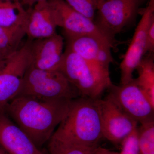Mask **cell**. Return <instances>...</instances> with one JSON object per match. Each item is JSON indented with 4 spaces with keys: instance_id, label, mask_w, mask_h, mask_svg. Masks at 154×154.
Wrapping results in <instances>:
<instances>
[{
    "instance_id": "obj_1",
    "label": "cell",
    "mask_w": 154,
    "mask_h": 154,
    "mask_svg": "<svg viewBox=\"0 0 154 154\" xmlns=\"http://www.w3.org/2000/svg\"><path fill=\"white\" fill-rule=\"evenodd\" d=\"M72 100L18 96L7 105L5 112L38 147L49 140Z\"/></svg>"
},
{
    "instance_id": "obj_2",
    "label": "cell",
    "mask_w": 154,
    "mask_h": 154,
    "mask_svg": "<svg viewBox=\"0 0 154 154\" xmlns=\"http://www.w3.org/2000/svg\"><path fill=\"white\" fill-rule=\"evenodd\" d=\"M103 138L96 99H73L68 112L49 140L50 154L74 147H97Z\"/></svg>"
},
{
    "instance_id": "obj_3",
    "label": "cell",
    "mask_w": 154,
    "mask_h": 154,
    "mask_svg": "<svg viewBox=\"0 0 154 154\" xmlns=\"http://www.w3.org/2000/svg\"><path fill=\"white\" fill-rule=\"evenodd\" d=\"M58 71L76 89L80 97L99 99L113 85L109 68L86 60L67 48Z\"/></svg>"
},
{
    "instance_id": "obj_4",
    "label": "cell",
    "mask_w": 154,
    "mask_h": 154,
    "mask_svg": "<svg viewBox=\"0 0 154 154\" xmlns=\"http://www.w3.org/2000/svg\"><path fill=\"white\" fill-rule=\"evenodd\" d=\"M18 96L43 99H74L80 97L76 89L60 72L39 69L31 65L25 73L22 88L16 97Z\"/></svg>"
},
{
    "instance_id": "obj_5",
    "label": "cell",
    "mask_w": 154,
    "mask_h": 154,
    "mask_svg": "<svg viewBox=\"0 0 154 154\" xmlns=\"http://www.w3.org/2000/svg\"><path fill=\"white\" fill-rule=\"evenodd\" d=\"M30 42L28 39L0 68V112L5 111L21 90L25 73L32 62Z\"/></svg>"
},
{
    "instance_id": "obj_6",
    "label": "cell",
    "mask_w": 154,
    "mask_h": 154,
    "mask_svg": "<svg viewBox=\"0 0 154 154\" xmlns=\"http://www.w3.org/2000/svg\"><path fill=\"white\" fill-rule=\"evenodd\" d=\"M56 25L63 29L66 37L90 35L102 39L112 48L117 41L101 29L94 21L75 11L64 0H48Z\"/></svg>"
},
{
    "instance_id": "obj_7",
    "label": "cell",
    "mask_w": 154,
    "mask_h": 154,
    "mask_svg": "<svg viewBox=\"0 0 154 154\" xmlns=\"http://www.w3.org/2000/svg\"><path fill=\"white\" fill-rule=\"evenodd\" d=\"M108 96L128 116L143 124L154 120V106L133 79L127 84L113 85Z\"/></svg>"
},
{
    "instance_id": "obj_8",
    "label": "cell",
    "mask_w": 154,
    "mask_h": 154,
    "mask_svg": "<svg viewBox=\"0 0 154 154\" xmlns=\"http://www.w3.org/2000/svg\"><path fill=\"white\" fill-rule=\"evenodd\" d=\"M103 138L113 143H121L138 126V123L118 107L109 96L96 99Z\"/></svg>"
},
{
    "instance_id": "obj_9",
    "label": "cell",
    "mask_w": 154,
    "mask_h": 154,
    "mask_svg": "<svg viewBox=\"0 0 154 154\" xmlns=\"http://www.w3.org/2000/svg\"><path fill=\"white\" fill-rule=\"evenodd\" d=\"M139 3L140 0H98L99 17L96 23L115 38L135 16Z\"/></svg>"
},
{
    "instance_id": "obj_10",
    "label": "cell",
    "mask_w": 154,
    "mask_h": 154,
    "mask_svg": "<svg viewBox=\"0 0 154 154\" xmlns=\"http://www.w3.org/2000/svg\"><path fill=\"white\" fill-rule=\"evenodd\" d=\"M153 19L154 0H149L120 63L121 85L127 84L133 79L134 72L146 53L147 32L150 22Z\"/></svg>"
},
{
    "instance_id": "obj_11",
    "label": "cell",
    "mask_w": 154,
    "mask_h": 154,
    "mask_svg": "<svg viewBox=\"0 0 154 154\" xmlns=\"http://www.w3.org/2000/svg\"><path fill=\"white\" fill-rule=\"evenodd\" d=\"M0 147L6 154H43L5 111L0 112Z\"/></svg>"
},
{
    "instance_id": "obj_12",
    "label": "cell",
    "mask_w": 154,
    "mask_h": 154,
    "mask_svg": "<svg viewBox=\"0 0 154 154\" xmlns=\"http://www.w3.org/2000/svg\"><path fill=\"white\" fill-rule=\"evenodd\" d=\"M63 45V37L57 33L48 38L31 40V66L44 70L58 71Z\"/></svg>"
},
{
    "instance_id": "obj_13",
    "label": "cell",
    "mask_w": 154,
    "mask_h": 154,
    "mask_svg": "<svg viewBox=\"0 0 154 154\" xmlns=\"http://www.w3.org/2000/svg\"><path fill=\"white\" fill-rule=\"evenodd\" d=\"M66 37V48L86 60L108 68L114 62L112 47L102 39L90 35Z\"/></svg>"
},
{
    "instance_id": "obj_14",
    "label": "cell",
    "mask_w": 154,
    "mask_h": 154,
    "mask_svg": "<svg viewBox=\"0 0 154 154\" xmlns=\"http://www.w3.org/2000/svg\"><path fill=\"white\" fill-rule=\"evenodd\" d=\"M27 11L25 28L28 39H42L57 33V26L53 11L48 0L38 2Z\"/></svg>"
},
{
    "instance_id": "obj_15",
    "label": "cell",
    "mask_w": 154,
    "mask_h": 154,
    "mask_svg": "<svg viewBox=\"0 0 154 154\" xmlns=\"http://www.w3.org/2000/svg\"><path fill=\"white\" fill-rule=\"evenodd\" d=\"M25 35V23L10 27L0 26V59H7L18 50Z\"/></svg>"
},
{
    "instance_id": "obj_16",
    "label": "cell",
    "mask_w": 154,
    "mask_h": 154,
    "mask_svg": "<svg viewBox=\"0 0 154 154\" xmlns=\"http://www.w3.org/2000/svg\"><path fill=\"white\" fill-rule=\"evenodd\" d=\"M136 70L138 76L137 83L154 106V62L153 57L143 58Z\"/></svg>"
},
{
    "instance_id": "obj_17",
    "label": "cell",
    "mask_w": 154,
    "mask_h": 154,
    "mask_svg": "<svg viewBox=\"0 0 154 154\" xmlns=\"http://www.w3.org/2000/svg\"><path fill=\"white\" fill-rule=\"evenodd\" d=\"M28 15L20 2L0 1V26L10 27L25 24Z\"/></svg>"
},
{
    "instance_id": "obj_18",
    "label": "cell",
    "mask_w": 154,
    "mask_h": 154,
    "mask_svg": "<svg viewBox=\"0 0 154 154\" xmlns=\"http://www.w3.org/2000/svg\"><path fill=\"white\" fill-rule=\"evenodd\" d=\"M138 154H154V120L138 126Z\"/></svg>"
},
{
    "instance_id": "obj_19",
    "label": "cell",
    "mask_w": 154,
    "mask_h": 154,
    "mask_svg": "<svg viewBox=\"0 0 154 154\" xmlns=\"http://www.w3.org/2000/svg\"><path fill=\"white\" fill-rule=\"evenodd\" d=\"M72 8L94 21L98 0H64Z\"/></svg>"
},
{
    "instance_id": "obj_20",
    "label": "cell",
    "mask_w": 154,
    "mask_h": 154,
    "mask_svg": "<svg viewBox=\"0 0 154 154\" xmlns=\"http://www.w3.org/2000/svg\"><path fill=\"white\" fill-rule=\"evenodd\" d=\"M120 154H138L139 132L138 126L123 140L121 143Z\"/></svg>"
},
{
    "instance_id": "obj_21",
    "label": "cell",
    "mask_w": 154,
    "mask_h": 154,
    "mask_svg": "<svg viewBox=\"0 0 154 154\" xmlns=\"http://www.w3.org/2000/svg\"><path fill=\"white\" fill-rule=\"evenodd\" d=\"M96 148L74 147L65 149L56 154H93Z\"/></svg>"
},
{
    "instance_id": "obj_22",
    "label": "cell",
    "mask_w": 154,
    "mask_h": 154,
    "mask_svg": "<svg viewBox=\"0 0 154 154\" xmlns=\"http://www.w3.org/2000/svg\"><path fill=\"white\" fill-rule=\"evenodd\" d=\"M154 51V19L150 22L146 34V51L152 53Z\"/></svg>"
},
{
    "instance_id": "obj_23",
    "label": "cell",
    "mask_w": 154,
    "mask_h": 154,
    "mask_svg": "<svg viewBox=\"0 0 154 154\" xmlns=\"http://www.w3.org/2000/svg\"><path fill=\"white\" fill-rule=\"evenodd\" d=\"M93 154H120L119 152L112 151L104 148L97 147Z\"/></svg>"
},
{
    "instance_id": "obj_24",
    "label": "cell",
    "mask_w": 154,
    "mask_h": 154,
    "mask_svg": "<svg viewBox=\"0 0 154 154\" xmlns=\"http://www.w3.org/2000/svg\"><path fill=\"white\" fill-rule=\"evenodd\" d=\"M43 1L45 0H21V2L23 6H27L29 8H32V7L38 2Z\"/></svg>"
},
{
    "instance_id": "obj_25",
    "label": "cell",
    "mask_w": 154,
    "mask_h": 154,
    "mask_svg": "<svg viewBox=\"0 0 154 154\" xmlns=\"http://www.w3.org/2000/svg\"><path fill=\"white\" fill-rule=\"evenodd\" d=\"M6 60H3L2 59H0V68L4 65V64L5 63V62Z\"/></svg>"
},
{
    "instance_id": "obj_26",
    "label": "cell",
    "mask_w": 154,
    "mask_h": 154,
    "mask_svg": "<svg viewBox=\"0 0 154 154\" xmlns=\"http://www.w3.org/2000/svg\"><path fill=\"white\" fill-rule=\"evenodd\" d=\"M0 1H5V2H21V0H0Z\"/></svg>"
},
{
    "instance_id": "obj_27",
    "label": "cell",
    "mask_w": 154,
    "mask_h": 154,
    "mask_svg": "<svg viewBox=\"0 0 154 154\" xmlns=\"http://www.w3.org/2000/svg\"><path fill=\"white\" fill-rule=\"evenodd\" d=\"M0 154H6L4 151H0Z\"/></svg>"
},
{
    "instance_id": "obj_28",
    "label": "cell",
    "mask_w": 154,
    "mask_h": 154,
    "mask_svg": "<svg viewBox=\"0 0 154 154\" xmlns=\"http://www.w3.org/2000/svg\"><path fill=\"white\" fill-rule=\"evenodd\" d=\"M0 151H4L1 148V147H0Z\"/></svg>"
},
{
    "instance_id": "obj_29",
    "label": "cell",
    "mask_w": 154,
    "mask_h": 154,
    "mask_svg": "<svg viewBox=\"0 0 154 154\" xmlns=\"http://www.w3.org/2000/svg\"><path fill=\"white\" fill-rule=\"evenodd\" d=\"M143 1H144V0H140V3L141 2Z\"/></svg>"
}]
</instances>
